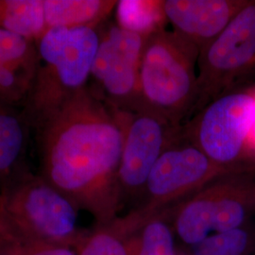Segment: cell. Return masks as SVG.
I'll return each mask as SVG.
<instances>
[{
	"label": "cell",
	"mask_w": 255,
	"mask_h": 255,
	"mask_svg": "<svg viewBox=\"0 0 255 255\" xmlns=\"http://www.w3.org/2000/svg\"><path fill=\"white\" fill-rule=\"evenodd\" d=\"M126 112L87 86L76 92L36 128L43 178L76 206L100 217L119 199V169Z\"/></svg>",
	"instance_id": "cell-1"
},
{
	"label": "cell",
	"mask_w": 255,
	"mask_h": 255,
	"mask_svg": "<svg viewBox=\"0 0 255 255\" xmlns=\"http://www.w3.org/2000/svg\"><path fill=\"white\" fill-rule=\"evenodd\" d=\"M101 42L98 28L54 27L37 41V65L23 115L36 127L86 86Z\"/></svg>",
	"instance_id": "cell-2"
},
{
	"label": "cell",
	"mask_w": 255,
	"mask_h": 255,
	"mask_svg": "<svg viewBox=\"0 0 255 255\" xmlns=\"http://www.w3.org/2000/svg\"><path fill=\"white\" fill-rule=\"evenodd\" d=\"M200 49L165 28L146 39L139 73L140 107L182 126L198 100Z\"/></svg>",
	"instance_id": "cell-3"
},
{
	"label": "cell",
	"mask_w": 255,
	"mask_h": 255,
	"mask_svg": "<svg viewBox=\"0 0 255 255\" xmlns=\"http://www.w3.org/2000/svg\"><path fill=\"white\" fill-rule=\"evenodd\" d=\"M77 206L43 177L23 175L0 192V238L23 244L67 246Z\"/></svg>",
	"instance_id": "cell-4"
},
{
	"label": "cell",
	"mask_w": 255,
	"mask_h": 255,
	"mask_svg": "<svg viewBox=\"0 0 255 255\" xmlns=\"http://www.w3.org/2000/svg\"><path fill=\"white\" fill-rule=\"evenodd\" d=\"M198 100L193 116L231 93L255 70V1H248L198 59Z\"/></svg>",
	"instance_id": "cell-5"
},
{
	"label": "cell",
	"mask_w": 255,
	"mask_h": 255,
	"mask_svg": "<svg viewBox=\"0 0 255 255\" xmlns=\"http://www.w3.org/2000/svg\"><path fill=\"white\" fill-rule=\"evenodd\" d=\"M255 121V90L231 92L182 125L183 134L214 164L228 170L249 152Z\"/></svg>",
	"instance_id": "cell-6"
},
{
	"label": "cell",
	"mask_w": 255,
	"mask_h": 255,
	"mask_svg": "<svg viewBox=\"0 0 255 255\" xmlns=\"http://www.w3.org/2000/svg\"><path fill=\"white\" fill-rule=\"evenodd\" d=\"M100 36L91 72L96 91L115 109L135 111L140 107L139 73L147 38L118 24L105 27Z\"/></svg>",
	"instance_id": "cell-7"
},
{
	"label": "cell",
	"mask_w": 255,
	"mask_h": 255,
	"mask_svg": "<svg viewBox=\"0 0 255 255\" xmlns=\"http://www.w3.org/2000/svg\"><path fill=\"white\" fill-rule=\"evenodd\" d=\"M182 127L174 126L160 115L145 107L126 112L119 169V186L127 190H136L146 186L155 163Z\"/></svg>",
	"instance_id": "cell-8"
},
{
	"label": "cell",
	"mask_w": 255,
	"mask_h": 255,
	"mask_svg": "<svg viewBox=\"0 0 255 255\" xmlns=\"http://www.w3.org/2000/svg\"><path fill=\"white\" fill-rule=\"evenodd\" d=\"M225 171L183 134L182 127L155 163L146 188L155 201H167Z\"/></svg>",
	"instance_id": "cell-9"
},
{
	"label": "cell",
	"mask_w": 255,
	"mask_h": 255,
	"mask_svg": "<svg viewBox=\"0 0 255 255\" xmlns=\"http://www.w3.org/2000/svg\"><path fill=\"white\" fill-rule=\"evenodd\" d=\"M248 1L164 0L166 21L174 32L201 50L228 26Z\"/></svg>",
	"instance_id": "cell-10"
},
{
	"label": "cell",
	"mask_w": 255,
	"mask_h": 255,
	"mask_svg": "<svg viewBox=\"0 0 255 255\" xmlns=\"http://www.w3.org/2000/svg\"><path fill=\"white\" fill-rule=\"evenodd\" d=\"M117 3L114 0H44L46 27L98 28Z\"/></svg>",
	"instance_id": "cell-11"
},
{
	"label": "cell",
	"mask_w": 255,
	"mask_h": 255,
	"mask_svg": "<svg viewBox=\"0 0 255 255\" xmlns=\"http://www.w3.org/2000/svg\"><path fill=\"white\" fill-rule=\"evenodd\" d=\"M0 28L37 42L47 31L44 0H0Z\"/></svg>",
	"instance_id": "cell-12"
},
{
	"label": "cell",
	"mask_w": 255,
	"mask_h": 255,
	"mask_svg": "<svg viewBox=\"0 0 255 255\" xmlns=\"http://www.w3.org/2000/svg\"><path fill=\"white\" fill-rule=\"evenodd\" d=\"M27 120L0 99V176L9 175L26 145Z\"/></svg>",
	"instance_id": "cell-13"
},
{
	"label": "cell",
	"mask_w": 255,
	"mask_h": 255,
	"mask_svg": "<svg viewBox=\"0 0 255 255\" xmlns=\"http://www.w3.org/2000/svg\"><path fill=\"white\" fill-rule=\"evenodd\" d=\"M118 26L148 38L164 29V0H121L117 6Z\"/></svg>",
	"instance_id": "cell-14"
},
{
	"label": "cell",
	"mask_w": 255,
	"mask_h": 255,
	"mask_svg": "<svg viewBox=\"0 0 255 255\" xmlns=\"http://www.w3.org/2000/svg\"><path fill=\"white\" fill-rule=\"evenodd\" d=\"M33 43L16 33L0 28V65L26 75L32 81L38 59Z\"/></svg>",
	"instance_id": "cell-15"
},
{
	"label": "cell",
	"mask_w": 255,
	"mask_h": 255,
	"mask_svg": "<svg viewBox=\"0 0 255 255\" xmlns=\"http://www.w3.org/2000/svg\"><path fill=\"white\" fill-rule=\"evenodd\" d=\"M178 234L184 242L198 245L213 231V222L207 201L201 195L187 202L177 219Z\"/></svg>",
	"instance_id": "cell-16"
},
{
	"label": "cell",
	"mask_w": 255,
	"mask_h": 255,
	"mask_svg": "<svg viewBox=\"0 0 255 255\" xmlns=\"http://www.w3.org/2000/svg\"><path fill=\"white\" fill-rule=\"evenodd\" d=\"M248 244V236L240 229L219 233L197 245L195 255H241Z\"/></svg>",
	"instance_id": "cell-17"
},
{
	"label": "cell",
	"mask_w": 255,
	"mask_h": 255,
	"mask_svg": "<svg viewBox=\"0 0 255 255\" xmlns=\"http://www.w3.org/2000/svg\"><path fill=\"white\" fill-rule=\"evenodd\" d=\"M139 255H174L173 237L163 222L154 221L146 226Z\"/></svg>",
	"instance_id": "cell-18"
},
{
	"label": "cell",
	"mask_w": 255,
	"mask_h": 255,
	"mask_svg": "<svg viewBox=\"0 0 255 255\" xmlns=\"http://www.w3.org/2000/svg\"><path fill=\"white\" fill-rule=\"evenodd\" d=\"M31 79L0 65V99L9 104L25 100Z\"/></svg>",
	"instance_id": "cell-19"
},
{
	"label": "cell",
	"mask_w": 255,
	"mask_h": 255,
	"mask_svg": "<svg viewBox=\"0 0 255 255\" xmlns=\"http://www.w3.org/2000/svg\"><path fill=\"white\" fill-rule=\"evenodd\" d=\"M0 252L8 255H76L67 246L23 244L1 238Z\"/></svg>",
	"instance_id": "cell-20"
},
{
	"label": "cell",
	"mask_w": 255,
	"mask_h": 255,
	"mask_svg": "<svg viewBox=\"0 0 255 255\" xmlns=\"http://www.w3.org/2000/svg\"><path fill=\"white\" fill-rule=\"evenodd\" d=\"M81 255H127V252L118 238L107 233H100L85 243Z\"/></svg>",
	"instance_id": "cell-21"
},
{
	"label": "cell",
	"mask_w": 255,
	"mask_h": 255,
	"mask_svg": "<svg viewBox=\"0 0 255 255\" xmlns=\"http://www.w3.org/2000/svg\"><path fill=\"white\" fill-rule=\"evenodd\" d=\"M248 148H249V152H255V121L249 137Z\"/></svg>",
	"instance_id": "cell-22"
},
{
	"label": "cell",
	"mask_w": 255,
	"mask_h": 255,
	"mask_svg": "<svg viewBox=\"0 0 255 255\" xmlns=\"http://www.w3.org/2000/svg\"><path fill=\"white\" fill-rule=\"evenodd\" d=\"M0 255H6V254H4V253H1V252H0Z\"/></svg>",
	"instance_id": "cell-23"
}]
</instances>
